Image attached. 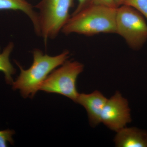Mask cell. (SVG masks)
Returning a JSON list of instances; mask_svg holds the SVG:
<instances>
[{
  "label": "cell",
  "instance_id": "obj_1",
  "mask_svg": "<svg viewBox=\"0 0 147 147\" xmlns=\"http://www.w3.org/2000/svg\"><path fill=\"white\" fill-rule=\"evenodd\" d=\"M117 8L92 3L71 15L61 32L92 36L100 33L117 34Z\"/></svg>",
  "mask_w": 147,
  "mask_h": 147
},
{
  "label": "cell",
  "instance_id": "obj_2",
  "mask_svg": "<svg viewBox=\"0 0 147 147\" xmlns=\"http://www.w3.org/2000/svg\"><path fill=\"white\" fill-rule=\"evenodd\" d=\"M33 62L27 69H24L16 61L21 72L16 81L11 84L12 89L19 90L21 95L25 98H32L34 96L47 76L67 61L69 52L65 50L59 55L51 56L36 49L33 51Z\"/></svg>",
  "mask_w": 147,
  "mask_h": 147
},
{
  "label": "cell",
  "instance_id": "obj_3",
  "mask_svg": "<svg viewBox=\"0 0 147 147\" xmlns=\"http://www.w3.org/2000/svg\"><path fill=\"white\" fill-rule=\"evenodd\" d=\"M72 4L73 0H41L35 6L39 11L40 36L45 45L48 39L57 36L67 23Z\"/></svg>",
  "mask_w": 147,
  "mask_h": 147
},
{
  "label": "cell",
  "instance_id": "obj_4",
  "mask_svg": "<svg viewBox=\"0 0 147 147\" xmlns=\"http://www.w3.org/2000/svg\"><path fill=\"white\" fill-rule=\"evenodd\" d=\"M116 23L117 34L132 50H140L147 42L146 22L134 8L124 5L117 7Z\"/></svg>",
  "mask_w": 147,
  "mask_h": 147
},
{
  "label": "cell",
  "instance_id": "obj_5",
  "mask_svg": "<svg viewBox=\"0 0 147 147\" xmlns=\"http://www.w3.org/2000/svg\"><path fill=\"white\" fill-rule=\"evenodd\" d=\"M84 69V65L81 63L67 61L47 76L39 90L62 95L76 102L79 94L76 89V80Z\"/></svg>",
  "mask_w": 147,
  "mask_h": 147
},
{
  "label": "cell",
  "instance_id": "obj_6",
  "mask_svg": "<svg viewBox=\"0 0 147 147\" xmlns=\"http://www.w3.org/2000/svg\"><path fill=\"white\" fill-rule=\"evenodd\" d=\"M131 120L128 101L117 91L107 101L101 113L100 123L113 131H118Z\"/></svg>",
  "mask_w": 147,
  "mask_h": 147
},
{
  "label": "cell",
  "instance_id": "obj_7",
  "mask_svg": "<svg viewBox=\"0 0 147 147\" xmlns=\"http://www.w3.org/2000/svg\"><path fill=\"white\" fill-rule=\"evenodd\" d=\"M107 99L100 92L96 90L90 94H79L76 102L86 109L91 125L96 126L100 123L101 113Z\"/></svg>",
  "mask_w": 147,
  "mask_h": 147
},
{
  "label": "cell",
  "instance_id": "obj_8",
  "mask_svg": "<svg viewBox=\"0 0 147 147\" xmlns=\"http://www.w3.org/2000/svg\"><path fill=\"white\" fill-rule=\"evenodd\" d=\"M114 142L118 147H147V132L137 127H125L117 131Z\"/></svg>",
  "mask_w": 147,
  "mask_h": 147
},
{
  "label": "cell",
  "instance_id": "obj_9",
  "mask_svg": "<svg viewBox=\"0 0 147 147\" xmlns=\"http://www.w3.org/2000/svg\"><path fill=\"white\" fill-rule=\"evenodd\" d=\"M19 10L24 12L30 18L36 34L40 36L38 13L26 0H0V10Z\"/></svg>",
  "mask_w": 147,
  "mask_h": 147
},
{
  "label": "cell",
  "instance_id": "obj_10",
  "mask_svg": "<svg viewBox=\"0 0 147 147\" xmlns=\"http://www.w3.org/2000/svg\"><path fill=\"white\" fill-rule=\"evenodd\" d=\"M14 45L10 42L0 53V71L4 74L7 84L11 85L13 82L12 76L16 73V69L13 67L9 61V56L13 50Z\"/></svg>",
  "mask_w": 147,
  "mask_h": 147
},
{
  "label": "cell",
  "instance_id": "obj_11",
  "mask_svg": "<svg viewBox=\"0 0 147 147\" xmlns=\"http://www.w3.org/2000/svg\"><path fill=\"white\" fill-rule=\"evenodd\" d=\"M123 5L134 8L147 20V0H125Z\"/></svg>",
  "mask_w": 147,
  "mask_h": 147
},
{
  "label": "cell",
  "instance_id": "obj_12",
  "mask_svg": "<svg viewBox=\"0 0 147 147\" xmlns=\"http://www.w3.org/2000/svg\"><path fill=\"white\" fill-rule=\"evenodd\" d=\"M15 133L13 130L9 129L0 131V147H7L8 142L13 145L14 142L12 136Z\"/></svg>",
  "mask_w": 147,
  "mask_h": 147
},
{
  "label": "cell",
  "instance_id": "obj_13",
  "mask_svg": "<svg viewBox=\"0 0 147 147\" xmlns=\"http://www.w3.org/2000/svg\"><path fill=\"white\" fill-rule=\"evenodd\" d=\"M78 6L71 15L76 14L91 4L92 0H78Z\"/></svg>",
  "mask_w": 147,
  "mask_h": 147
},
{
  "label": "cell",
  "instance_id": "obj_14",
  "mask_svg": "<svg viewBox=\"0 0 147 147\" xmlns=\"http://www.w3.org/2000/svg\"><path fill=\"white\" fill-rule=\"evenodd\" d=\"M92 3L117 8L113 0H92Z\"/></svg>",
  "mask_w": 147,
  "mask_h": 147
},
{
  "label": "cell",
  "instance_id": "obj_15",
  "mask_svg": "<svg viewBox=\"0 0 147 147\" xmlns=\"http://www.w3.org/2000/svg\"><path fill=\"white\" fill-rule=\"evenodd\" d=\"M117 7L123 5L125 0H113Z\"/></svg>",
  "mask_w": 147,
  "mask_h": 147
}]
</instances>
